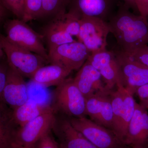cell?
Instances as JSON below:
<instances>
[{
	"label": "cell",
	"mask_w": 148,
	"mask_h": 148,
	"mask_svg": "<svg viewBox=\"0 0 148 148\" xmlns=\"http://www.w3.org/2000/svg\"><path fill=\"white\" fill-rule=\"evenodd\" d=\"M56 112L41 115L15 132L13 143L19 145L30 147L36 145L43 137L51 131Z\"/></svg>",
	"instance_id": "11"
},
{
	"label": "cell",
	"mask_w": 148,
	"mask_h": 148,
	"mask_svg": "<svg viewBox=\"0 0 148 148\" xmlns=\"http://www.w3.org/2000/svg\"><path fill=\"white\" fill-rule=\"evenodd\" d=\"M90 54L83 44L76 40L49 49L48 51L49 63L64 66L72 71H78Z\"/></svg>",
	"instance_id": "9"
},
{
	"label": "cell",
	"mask_w": 148,
	"mask_h": 148,
	"mask_svg": "<svg viewBox=\"0 0 148 148\" xmlns=\"http://www.w3.org/2000/svg\"><path fill=\"white\" fill-rule=\"evenodd\" d=\"M119 48L128 53L148 44V19L132 12L122 1L108 22Z\"/></svg>",
	"instance_id": "1"
},
{
	"label": "cell",
	"mask_w": 148,
	"mask_h": 148,
	"mask_svg": "<svg viewBox=\"0 0 148 148\" xmlns=\"http://www.w3.org/2000/svg\"><path fill=\"white\" fill-rule=\"evenodd\" d=\"M121 0H72L67 12L80 19L93 17L108 22Z\"/></svg>",
	"instance_id": "10"
},
{
	"label": "cell",
	"mask_w": 148,
	"mask_h": 148,
	"mask_svg": "<svg viewBox=\"0 0 148 148\" xmlns=\"http://www.w3.org/2000/svg\"><path fill=\"white\" fill-rule=\"evenodd\" d=\"M73 79L86 99L98 92L110 90L99 72L87 60Z\"/></svg>",
	"instance_id": "16"
},
{
	"label": "cell",
	"mask_w": 148,
	"mask_h": 148,
	"mask_svg": "<svg viewBox=\"0 0 148 148\" xmlns=\"http://www.w3.org/2000/svg\"><path fill=\"white\" fill-rule=\"evenodd\" d=\"M124 143L130 147L148 148L147 110L136 102Z\"/></svg>",
	"instance_id": "15"
},
{
	"label": "cell",
	"mask_w": 148,
	"mask_h": 148,
	"mask_svg": "<svg viewBox=\"0 0 148 148\" xmlns=\"http://www.w3.org/2000/svg\"><path fill=\"white\" fill-rule=\"evenodd\" d=\"M125 53L148 67V44L139 48L132 52Z\"/></svg>",
	"instance_id": "26"
},
{
	"label": "cell",
	"mask_w": 148,
	"mask_h": 148,
	"mask_svg": "<svg viewBox=\"0 0 148 148\" xmlns=\"http://www.w3.org/2000/svg\"><path fill=\"white\" fill-rule=\"evenodd\" d=\"M141 106L148 110V84L139 88L136 91Z\"/></svg>",
	"instance_id": "29"
},
{
	"label": "cell",
	"mask_w": 148,
	"mask_h": 148,
	"mask_svg": "<svg viewBox=\"0 0 148 148\" xmlns=\"http://www.w3.org/2000/svg\"><path fill=\"white\" fill-rule=\"evenodd\" d=\"M52 105L56 113L69 118L86 117V99L74 82L67 78L56 86Z\"/></svg>",
	"instance_id": "2"
},
{
	"label": "cell",
	"mask_w": 148,
	"mask_h": 148,
	"mask_svg": "<svg viewBox=\"0 0 148 148\" xmlns=\"http://www.w3.org/2000/svg\"><path fill=\"white\" fill-rule=\"evenodd\" d=\"M110 96L113 111L112 131L124 143L128 125L135 111L136 102L133 96L123 86L111 90Z\"/></svg>",
	"instance_id": "5"
},
{
	"label": "cell",
	"mask_w": 148,
	"mask_h": 148,
	"mask_svg": "<svg viewBox=\"0 0 148 148\" xmlns=\"http://www.w3.org/2000/svg\"><path fill=\"white\" fill-rule=\"evenodd\" d=\"M29 99L27 84L23 77L9 66L3 102L12 110L26 103Z\"/></svg>",
	"instance_id": "17"
},
{
	"label": "cell",
	"mask_w": 148,
	"mask_h": 148,
	"mask_svg": "<svg viewBox=\"0 0 148 148\" xmlns=\"http://www.w3.org/2000/svg\"><path fill=\"white\" fill-rule=\"evenodd\" d=\"M111 90L98 92L86 99V116L91 121L112 131Z\"/></svg>",
	"instance_id": "14"
},
{
	"label": "cell",
	"mask_w": 148,
	"mask_h": 148,
	"mask_svg": "<svg viewBox=\"0 0 148 148\" xmlns=\"http://www.w3.org/2000/svg\"><path fill=\"white\" fill-rule=\"evenodd\" d=\"M87 61L101 74L106 87L112 90L123 86L119 66L113 50L90 53Z\"/></svg>",
	"instance_id": "12"
},
{
	"label": "cell",
	"mask_w": 148,
	"mask_h": 148,
	"mask_svg": "<svg viewBox=\"0 0 148 148\" xmlns=\"http://www.w3.org/2000/svg\"><path fill=\"white\" fill-rule=\"evenodd\" d=\"M4 28L5 36L10 42L43 57L49 62L48 52L43 43V36L27 23L18 18L11 19L6 22Z\"/></svg>",
	"instance_id": "4"
},
{
	"label": "cell",
	"mask_w": 148,
	"mask_h": 148,
	"mask_svg": "<svg viewBox=\"0 0 148 148\" xmlns=\"http://www.w3.org/2000/svg\"></svg>",
	"instance_id": "37"
},
{
	"label": "cell",
	"mask_w": 148,
	"mask_h": 148,
	"mask_svg": "<svg viewBox=\"0 0 148 148\" xmlns=\"http://www.w3.org/2000/svg\"><path fill=\"white\" fill-rule=\"evenodd\" d=\"M0 46L9 66L23 77L32 78L38 69L49 63L43 57L10 42L1 32Z\"/></svg>",
	"instance_id": "3"
},
{
	"label": "cell",
	"mask_w": 148,
	"mask_h": 148,
	"mask_svg": "<svg viewBox=\"0 0 148 148\" xmlns=\"http://www.w3.org/2000/svg\"><path fill=\"white\" fill-rule=\"evenodd\" d=\"M72 71L61 65L51 64L39 68L32 78L33 82L43 87L57 86L68 78Z\"/></svg>",
	"instance_id": "19"
},
{
	"label": "cell",
	"mask_w": 148,
	"mask_h": 148,
	"mask_svg": "<svg viewBox=\"0 0 148 148\" xmlns=\"http://www.w3.org/2000/svg\"><path fill=\"white\" fill-rule=\"evenodd\" d=\"M121 1L132 11V12L136 14H140L136 5L135 0H121Z\"/></svg>",
	"instance_id": "31"
},
{
	"label": "cell",
	"mask_w": 148,
	"mask_h": 148,
	"mask_svg": "<svg viewBox=\"0 0 148 148\" xmlns=\"http://www.w3.org/2000/svg\"><path fill=\"white\" fill-rule=\"evenodd\" d=\"M12 110V119L17 129L41 115L55 112L50 104L40 103L31 98L23 105Z\"/></svg>",
	"instance_id": "18"
},
{
	"label": "cell",
	"mask_w": 148,
	"mask_h": 148,
	"mask_svg": "<svg viewBox=\"0 0 148 148\" xmlns=\"http://www.w3.org/2000/svg\"><path fill=\"white\" fill-rule=\"evenodd\" d=\"M69 118L73 126L97 148H124L127 147L113 131L86 117Z\"/></svg>",
	"instance_id": "6"
},
{
	"label": "cell",
	"mask_w": 148,
	"mask_h": 148,
	"mask_svg": "<svg viewBox=\"0 0 148 148\" xmlns=\"http://www.w3.org/2000/svg\"><path fill=\"white\" fill-rule=\"evenodd\" d=\"M51 132L45 135L37 143L36 148H59L58 143L51 135Z\"/></svg>",
	"instance_id": "28"
},
{
	"label": "cell",
	"mask_w": 148,
	"mask_h": 148,
	"mask_svg": "<svg viewBox=\"0 0 148 148\" xmlns=\"http://www.w3.org/2000/svg\"><path fill=\"white\" fill-rule=\"evenodd\" d=\"M51 21L72 36L77 38L80 27V19L67 12L52 18Z\"/></svg>",
	"instance_id": "23"
},
{
	"label": "cell",
	"mask_w": 148,
	"mask_h": 148,
	"mask_svg": "<svg viewBox=\"0 0 148 148\" xmlns=\"http://www.w3.org/2000/svg\"><path fill=\"white\" fill-rule=\"evenodd\" d=\"M72 0H42V11L40 18H50L66 13Z\"/></svg>",
	"instance_id": "22"
},
{
	"label": "cell",
	"mask_w": 148,
	"mask_h": 148,
	"mask_svg": "<svg viewBox=\"0 0 148 148\" xmlns=\"http://www.w3.org/2000/svg\"><path fill=\"white\" fill-rule=\"evenodd\" d=\"M126 148H132V147H127Z\"/></svg>",
	"instance_id": "34"
},
{
	"label": "cell",
	"mask_w": 148,
	"mask_h": 148,
	"mask_svg": "<svg viewBox=\"0 0 148 148\" xmlns=\"http://www.w3.org/2000/svg\"><path fill=\"white\" fill-rule=\"evenodd\" d=\"M5 59H6L5 54L4 52L0 46V61H2Z\"/></svg>",
	"instance_id": "33"
},
{
	"label": "cell",
	"mask_w": 148,
	"mask_h": 148,
	"mask_svg": "<svg viewBox=\"0 0 148 148\" xmlns=\"http://www.w3.org/2000/svg\"><path fill=\"white\" fill-rule=\"evenodd\" d=\"M110 33L108 22L95 17H84L80 19L77 38L92 53L106 49L107 38Z\"/></svg>",
	"instance_id": "8"
},
{
	"label": "cell",
	"mask_w": 148,
	"mask_h": 148,
	"mask_svg": "<svg viewBox=\"0 0 148 148\" xmlns=\"http://www.w3.org/2000/svg\"><path fill=\"white\" fill-rule=\"evenodd\" d=\"M140 15L148 18V0H135Z\"/></svg>",
	"instance_id": "30"
},
{
	"label": "cell",
	"mask_w": 148,
	"mask_h": 148,
	"mask_svg": "<svg viewBox=\"0 0 148 148\" xmlns=\"http://www.w3.org/2000/svg\"><path fill=\"white\" fill-rule=\"evenodd\" d=\"M49 49L75 41L73 37L51 21L44 30V35Z\"/></svg>",
	"instance_id": "21"
},
{
	"label": "cell",
	"mask_w": 148,
	"mask_h": 148,
	"mask_svg": "<svg viewBox=\"0 0 148 148\" xmlns=\"http://www.w3.org/2000/svg\"><path fill=\"white\" fill-rule=\"evenodd\" d=\"M113 50L119 66L123 87L133 96L139 88L148 84V67L119 48Z\"/></svg>",
	"instance_id": "7"
},
{
	"label": "cell",
	"mask_w": 148,
	"mask_h": 148,
	"mask_svg": "<svg viewBox=\"0 0 148 148\" xmlns=\"http://www.w3.org/2000/svg\"><path fill=\"white\" fill-rule=\"evenodd\" d=\"M8 68V64L6 58L0 61V103H3V92L6 82Z\"/></svg>",
	"instance_id": "27"
},
{
	"label": "cell",
	"mask_w": 148,
	"mask_h": 148,
	"mask_svg": "<svg viewBox=\"0 0 148 148\" xmlns=\"http://www.w3.org/2000/svg\"><path fill=\"white\" fill-rule=\"evenodd\" d=\"M9 12L17 18L22 20L25 12V0H1Z\"/></svg>",
	"instance_id": "25"
},
{
	"label": "cell",
	"mask_w": 148,
	"mask_h": 148,
	"mask_svg": "<svg viewBox=\"0 0 148 148\" xmlns=\"http://www.w3.org/2000/svg\"><path fill=\"white\" fill-rule=\"evenodd\" d=\"M51 131L59 148H97L72 125L69 117L56 113Z\"/></svg>",
	"instance_id": "13"
},
{
	"label": "cell",
	"mask_w": 148,
	"mask_h": 148,
	"mask_svg": "<svg viewBox=\"0 0 148 148\" xmlns=\"http://www.w3.org/2000/svg\"><path fill=\"white\" fill-rule=\"evenodd\" d=\"M125 147L124 148H126V147Z\"/></svg>",
	"instance_id": "35"
},
{
	"label": "cell",
	"mask_w": 148,
	"mask_h": 148,
	"mask_svg": "<svg viewBox=\"0 0 148 148\" xmlns=\"http://www.w3.org/2000/svg\"><path fill=\"white\" fill-rule=\"evenodd\" d=\"M42 11V0H25V12L22 21L27 23L40 18Z\"/></svg>",
	"instance_id": "24"
},
{
	"label": "cell",
	"mask_w": 148,
	"mask_h": 148,
	"mask_svg": "<svg viewBox=\"0 0 148 148\" xmlns=\"http://www.w3.org/2000/svg\"><path fill=\"white\" fill-rule=\"evenodd\" d=\"M9 11L3 5L1 1L0 0V22H2L8 15Z\"/></svg>",
	"instance_id": "32"
},
{
	"label": "cell",
	"mask_w": 148,
	"mask_h": 148,
	"mask_svg": "<svg viewBox=\"0 0 148 148\" xmlns=\"http://www.w3.org/2000/svg\"><path fill=\"white\" fill-rule=\"evenodd\" d=\"M12 110L0 103V148H12L17 127L12 117Z\"/></svg>",
	"instance_id": "20"
},
{
	"label": "cell",
	"mask_w": 148,
	"mask_h": 148,
	"mask_svg": "<svg viewBox=\"0 0 148 148\" xmlns=\"http://www.w3.org/2000/svg\"><path fill=\"white\" fill-rule=\"evenodd\" d=\"M0 23H1V22H0Z\"/></svg>",
	"instance_id": "36"
}]
</instances>
